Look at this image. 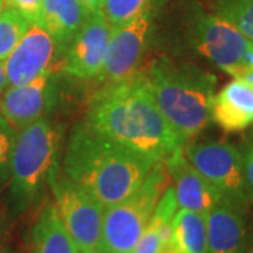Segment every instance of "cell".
Returning <instances> with one entry per match:
<instances>
[{"mask_svg":"<svg viewBox=\"0 0 253 253\" xmlns=\"http://www.w3.org/2000/svg\"><path fill=\"white\" fill-rule=\"evenodd\" d=\"M155 163L104 135L84 120L71 134L63 173L107 208L129 197Z\"/></svg>","mask_w":253,"mask_h":253,"instance_id":"1","label":"cell"},{"mask_svg":"<svg viewBox=\"0 0 253 253\" xmlns=\"http://www.w3.org/2000/svg\"><path fill=\"white\" fill-rule=\"evenodd\" d=\"M100 132L154 162L165 161L184 145L156 107L141 75L94 97L86 118Z\"/></svg>","mask_w":253,"mask_h":253,"instance_id":"2","label":"cell"},{"mask_svg":"<svg viewBox=\"0 0 253 253\" xmlns=\"http://www.w3.org/2000/svg\"><path fill=\"white\" fill-rule=\"evenodd\" d=\"M141 78L181 144L186 145L207 128L215 96V76L196 66L159 61Z\"/></svg>","mask_w":253,"mask_h":253,"instance_id":"3","label":"cell"},{"mask_svg":"<svg viewBox=\"0 0 253 253\" xmlns=\"http://www.w3.org/2000/svg\"><path fill=\"white\" fill-rule=\"evenodd\" d=\"M59 141L58 126L44 117L17 132L9 174L11 203L16 212L27 210L38 199L56 168Z\"/></svg>","mask_w":253,"mask_h":253,"instance_id":"4","label":"cell"},{"mask_svg":"<svg viewBox=\"0 0 253 253\" xmlns=\"http://www.w3.org/2000/svg\"><path fill=\"white\" fill-rule=\"evenodd\" d=\"M165 161L156 162L142 184L123 201L104 208L103 253H132L163 191L170 184Z\"/></svg>","mask_w":253,"mask_h":253,"instance_id":"5","label":"cell"},{"mask_svg":"<svg viewBox=\"0 0 253 253\" xmlns=\"http://www.w3.org/2000/svg\"><path fill=\"white\" fill-rule=\"evenodd\" d=\"M48 183L52 190L54 206L61 222L81 253H103L101 226L104 207L94 197L56 168Z\"/></svg>","mask_w":253,"mask_h":253,"instance_id":"6","label":"cell"},{"mask_svg":"<svg viewBox=\"0 0 253 253\" xmlns=\"http://www.w3.org/2000/svg\"><path fill=\"white\" fill-rule=\"evenodd\" d=\"M184 156L197 172L219 191L222 199L248 210L242 151L226 141L193 142L183 146Z\"/></svg>","mask_w":253,"mask_h":253,"instance_id":"7","label":"cell"},{"mask_svg":"<svg viewBox=\"0 0 253 253\" xmlns=\"http://www.w3.org/2000/svg\"><path fill=\"white\" fill-rule=\"evenodd\" d=\"M194 45L214 65L234 78L249 72L245 58L253 42L217 14H200L194 24Z\"/></svg>","mask_w":253,"mask_h":253,"instance_id":"8","label":"cell"},{"mask_svg":"<svg viewBox=\"0 0 253 253\" xmlns=\"http://www.w3.org/2000/svg\"><path fill=\"white\" fill-rule=\"evenodd\" d=\"M152 28V10L113 28L104 63L97 76V79L104 83V87L123 83L135 76Z\"/></svg>","mask_w":253,"mask_h":253,"instance_id":"9","label":"cell"},{"mask_svg":"<svg viewBox=\"0 0 253 253\" xmlns=\"http://www.w3.org/2000/svg\"><path fill=\"white\" fill-rule=\"evenodd\" d=\"M62 58L63 49L54 37L38 23H31L4 61L7 86L26 84L44 73L52 72L56 59Z\"/></svg>","mask_w":253,"mask_h":253,"instance_id":"10","label":"cell"},{"mask_svg":"<svg viewBox=\"0 0 253 253\" xmlns=\"http://www.w3.org/2000/svg\"><path fill=\"white\" fill-rule=\"evenodd\" d=\"M113 27L101 11L90 13L79 33L66 46L62 71L78 79H94L101 72Z\"/></svg>","mask_w":253,"mask_h":253,"instance_id":"11","label":"cell"},{"mask_svg":"<svg viewBox=\"0 0 253 253\" xmlns=\"http://www.w3.org/2000/svg\"><path fill=\"white\" fill-rule=\"evenodd\" d=\"M55 100L54 73L46 72L26 84L7 86L0 99V116L18 132L44 117L54 107Z\"/></svg>","mask_w":253,"mask_h":253,"instance_id":"12","label":"cell"},{"mask_svg":"<svg viewBox=\"0 0 253 253\" xmlns=\"http://www.w3.org/2000/svg\"><path fill=\"white\" fill-rule=\"evenodd\" d=\"M165 165L173 180L177 207L207 215L221 201L222 196L211 183L200 174L184 156L183 146L165 159Z\"/></svg>","mask_w":253,"mask_h":253,"instance_id":"13","label":"cell"},{"mask_svg":"<svg viewBox=\"0 0 253 253\" xmlns=\"http://www.w3.org/2000/svg\"><path fill=\"white\" fill-rule=\"evenodd\" d=\"M246 211L221 200L207 215V253H246Z\"/></svg>","mask_w":253,"mask_h":253,"instance_id":"14","label":"cell"},{"mask_svg":"<svg viewBox=\"0 0 253 253\" xmlns=\"http://www.w3.org/2000/svg\"><path fill=\"white\" fill-rule=\"evenodd\" d=\"M211 120L225 132H238L253 124V87L244 78H234L214 96Z\"/></svg>","mask_w":253,"mask_h":253,"instance_id":"15","label":"cell"},{"mask_svg":"<svg viewBox=\"0 0 253 253\" xmlns=\"http://www.w3.org/2000/svg\"><path fill=\"white\" fill-rule=\"evenodd\" d=\"M87 16L89 11L81 0H42L36 23L54 37L65 54Z\"/></svg>","mask_w":253,"mask_h":253,"instance_id":"16","label":"cell"},{"mask_svg":"<svg viewBox=\"0 0 253 253\" xmlns=\"http://www.w3.org/2000/svg\"><path fill=\"white\" fill-rule=\"evenodd\" d=\"M31 253H81L56 214L54 203L40 211L31 229Z\"/></svg>","mask_w":253,"mask_h":253,"instance_id":"17","label":"cell"},{"mask_svg":"<svg viewBox=\"0 0 253 253\" xmlns=\"http://www.w3.org/2000/svg\"><path fill=\"white\" fill-rule=\"evenodd\" d=\"M177 210L172 186L163 191L132 253H158L163 241L173 236L172 221Z\"/></svg>","mask_w":253,"mask_h":253,"instance_id":"18","label":"cell"},{"mask_svg":"<svg viewBox=\"0 0 253 253\" xmlns=\"http://www.w3.org/2000/svg\"><path fill=\"white\" fill-rule=\"evenodd\" d=\"M173 238L184 253H207L206 217L189 210H179L172 221Z\"/></svg>","mask_w":253,"mask_h":253,"instance_id":"19","label":"cell"},{"mask_svg":"<svg viewBox=\"0 0 253 253\" xmlns=\"http://www.w3.org/2000/svg\"><path fill=\"white\" fill-rule=\"evenodd\" d=\"M33 21L24 17L17 10L7 7L0 14V62H4L10 52L26 34Z\"/></svg>","mask_w":253,"mask_h":253,"instance_id":"20","label":"cell"},{"mask_svg":"<svg viewBox=\"0 0 253 253\" xmlns=\"http://www.w3.org/2000/svg\"><path fill=\"white\" fill-rule=\"evenodd\" d=\"M215 14L253 42V0H218Z\"/></svg>","mask_w":253,"mask_h":253,"instance_id":"21","label":"cell"},{"mask_svg":"<svg viewBox=\"0 0 253 253\" xmlns=\"http://www.w3.org/2000/svg\"><path fill=\"white\" fill-rule=\"evenodd\" d=\"M152 0H103L101 13L113 28L151 10Z\"/></svg>","mask_w":253,"mask_h":253,"instance_id":"22","label":"cell"},{"mask_svg":"<svg viewBox=\"0 0 253 253\" xmlns=\"http://www.w3.org/2000/svg\"><path fill=\"white\" fill-rule=\"evenodd\" d=\"M16 136L17 131L0 116V181L6 180L9 177Z\"/></svg>","mask_w":253,"mask_h":253,"instance_id":"23","label":"cell"},{"mask_svg":"<svg viewBox=\"0 0 253 253\" xmlns=\"http://www.w3.org/2000/svg\"><path fill=\"white\" fill-rule=\"evenodd\" d=\"M244 158V176L245 189L249 203L253 204V144H246L242 149Z\"/></svg>","mask_w":253,"mask_h":253,"instance_id":"24","label":"cell"},{"mask_svg":"<svg viewBox=\"0 0 253 253\" xmlns=\"http://www.w3.org/2000/svg\"><path fill=\"white\" fill-rule=\"evenodd\" d=\"M41 1L42 0H4V3H7L9 7L17 10L18 13H21L24 17H27L33 23L38 17Z\"/></svg>","mask_w":253,"mask_h":253,"instance_id":"25","label":"cell"},{"mask_svg":"<svg viewBox=\"0 0 253 253\" xmlns=\"http://www.w3.org/2000/svg\"><path fill=\"white\" fill-rule=\"evenodd\" d=\"M158 253H184L181 251L180 248H179V245L176 244V241H174V238H169V239H166V241H163L162 245H161V248H159V252Z\"/></svg>","mask_w":253,"mask_h":253,"instance_id":"26","label":"cell"},{"mask_svg":"<svg viewBox=\"0 0 253 253\" xmlns=\"http://www.w3.org/2000/svg\"><path fill=\"white\" fill-rule=\"evenodd\" d=\"M82 4L86 7V10L90 13H97L101 11V6H103V0H81Z\"/></svg>","mask_w":253,"mask_h":253,"instance_id":"27","label":"cell"},{"mask_svg":"<svg viewBox=\"0 0 253 253\" xmlns=\"http://www.w3.org/2000/svg\"><path fill=\"white\" fill-rule=\"evenodd\" d=\"M7 87V79H6V71H4V62H0V99L3 91Z\"/></svg>","mask_w":253,"mask_h":253,"instance_id":"28","label":"cell"},{"mask_svg":"<svg viewBox=\"0 0 253 253\" xmlns=\"http://www.w3.org/2000/svg\"><path fill=\"white\" fill-rule=\"evenodd\" d=\"M242 78H244L245 81L248 82V83H249V84H251V86L253 87V69H252V71H249V72L245 73Z\"/></svg>","mask_w":253,"mask_h":253,"instance_id":"29","label":"cell"},{"mask_svg":"<svg viewBox=\"0 0 253 253\" xmlns=\"http://www.w3.org/2000/svg\"><path fill=\"white\" fill-rule=\"evenodd\" d=\"M246 253H253V235H252V242H251V246L246 248Z\"/></svg>","mask_w":253,"mask_h":253,"instance_id":"30","label":"cell"},{"mask_svg":"<svg viewBox=\"0 0 253 253\" xmlns=\"http://www.w3.org/2000/svg\"><path fill=\"white\" fill-rule=\"evenodd\" d=\"M3 10H4V0H0V14H1Z\"/></svg>","mask_w":253,"mask_h":253,"instance_id":"31","label":"cell"}]
</instances>
